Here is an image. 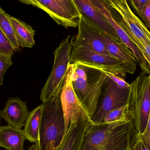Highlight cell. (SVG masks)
Returning a JSON list of instances; mask_svg holds the SVG:
<instances>
[{
  "label": "cell",
  "mask_w": 150,
  "mask_h": 150,
  "mask_svg": "<svg viewBox=\"0 0 150 150\" xmlns=\"http://www.w3.org/2000/svg\"><path fill=\"white\" fill-rule=\"evenodd\" d=\"M28 149H29L28 150H38L37 146L35 144H33L30 147H29Z\"/></svg>",
  "instance_id": "f1b7e54d"
},
{
  "label": "cell",
  "mask_w": 150,
  "mask_h": 150,
  "mask_svg": "<svg viewBox=\"0 0 150 150\" xmlns=\"http://www.w3.org/2000/svg\"><path fill=\"white\" fill-rule=\"evenodd\" d=\"M10 16L0 7V29L9 39L17 51H18L20 50V46L18 43L13 27L10 21Z\"/></svg>",
  "instance_id": "ffe728a7"
},
{
  "label": "cell",
  "mask_w": 150,
  "mask_h": 150,
  "mask_svg": "<svg viewBox=\"0 0 150 150\" xmlns=\"http://www.w3.org/2000/svg\"><path fill=\"white\" fill-rule=\"evenodd\" d=\"M12 65L11 57L0 54V85L3 84L4 77L8 69Z\"/></svg>",
  "instance_id": "603a6c76"
},
{
  "label": "cell",
  "mask_w": 150,
  "mask_h": 150,
  "mask_svg": "<svg viewBox=\"0 0 150 150\" xmlns=\"http://www.w3.org/2000/svg\"><path fill=\"white\" fill-rule=\"evenodd\" d=\"M128 105L140 135L145 130L150 110V77L142 72L130 84Z\"/></svg>",
  "instance_id": "5b68a950"
},
{
  "label": "cell",
  "mask_w": 150,
  "mask_h": 150,
  "mask_svg": "<svg viewBox=\"0 0 150 150\" xmlns=\"http://www.w3.org/2000/svg\"><path fill=\"white\" fill-rule=\"evenodd\" d=\"M130 116H133V115L128 104L125 106L108 112L104 117L102 123H111L126 119Z\"/></svg>",
  "instance_id": "44dd1931"
},
{
  "label": "cell",
  "mask_w": 150,
  "mask_h": 150,
  "mask_svg": "<svg viewBox=\"0 0 150 150\" xmlns=\"http://www.w3.org/2000/svg\"><path fill=\"white\" fill-rule=\"evenodd\" d=\"M139 139L133 116L109 123L91 124L81 150H126Z\"/></svg>",
  "instance_id": "6da1fadb"
},
{
  "label": "cell",
  "mask_w": 150,
  "mask_h": 150,
  "mask_svg": "<svg viewBox=\"0 0 150 150\" xmlns=\"http://www.w3.org/2000/svg\"><path fill=\"white\" fill-rule=\"evenodd\" d=\"M10 21L19 46L32 48L35 45V31L28 24L17 18L10 16Z\"/></svg>",
  "instance_id": "ac0fdd59"
},
{
  "label": "cell",
  "mask_w": 150,
  "mask_h": 150,
  "mask_svg": "<svg viewBox=\"0 0 150 150\" xmlns=\"http://www.w3.org/2000/svg\"><path fill=\"white\" fill-rule=\"evenodd\" d=\"M129 95L130 87H120L107 76L102 85L96 111L91 117L93 124L102 123L108 112L128 105Z\"/></svg>",
  "instance_id": "ba28073f"
},
{
  "label": "cell",
  "mask_w": 150,
  "mask_h": 150,
  "mask_svg": "<svg viewBox=\"0 0 150 150\" xmlns=\"http://www.w3.org/2000/svg\"><path fill=\"white\" fill-rule=\"evenodd\" d=\"M129 1L134 11L139 15L145 8L146 4L149 2V0H130Z\"/></svg>",
  "instance_id": "d4e9b609"
},
{
  "label": "cell",
  "mask_w": 150,
  "mask_h": 150,
  "mask_svg": "<svg viewBox=\"0 0 150 150\" xmlns=\"http://www.w3.org/2000/svg\"><path fill=\"white\" fill-rule=\"evenodd\" d=\"M17 52L9 39L0 29V54L12 58Z\"/></svg>",
  "instance_id": "7402d4cb"
},
{
  "label": "cell",
  "mask_w": 150,
  "mask_h": 150,
  "mask_svg": "<svg viewBox=\"0 0 150 150\" xmlns=\"http://www.w3.org/2000/svg\"><path fill=\"white\" fill-rule=\"evenodd\" d=\"M91 124L85 117L79 116L76 122L70 124L57 150H81L86 131Z\"/></svg>",
  "instance_id": "2e32d148"
},
{
  "label": "cell",
  "mask_w": 150,
  "mask_h": 150,
  "mask_svg": "<svg viewBox=\"0 0 150 150\" xmlns=\"http://www.w3.org/2000/svg\"><path fill=\"white\" fill-rule=\"evenodd\" d=\"M61 93L43 102V112L39 129L38 150H57L65 135V119Z\"/></svg>",
  "instance_id": "3957f363"
},
{
  "label": "cell",
  "mask_w": 150,
  "mask_h": 150,
  "mask_svg": "<svg viewBox=\"0 0 150 150\" xmlns=\"http://www.w3.org/2000/svg\"><path fill=\"white\" fill-rule=\"evenodd\" d=\"M144 145L149 150H150V110L146 129L142 134L138 136Z\"/></svg>",
  "instance_id": "cb8c5ba5"
},
{
  "label": "cell",
  "mask_w": 150,
  "mask_h": 150,
  "mask_svg": "<svg viewBox=\"0 0 150 150\" xmlns=\"http://www.w3.org/2000/svg\"><path fill=\"white\" fill-rule=\"evenodd\" d=\"M132 149V150H149L139 139H138Z\"/></svg>",
  "instance_id": "83f0119b"
},
{
  "label": "cell",
  "mask_w": 150,
  "mask_h": 150,
  "mask_svg": "<svg viewBox=\"0 0 150 150\" xmlns=\"http://www.w3.org/2000/svg\"><path fill=\"white\" fill-rule=\"evenodd\" d=\"M105 68L80 62L70 63L69 68L74 91L91 119L96 111L102 85L107 77Z\"/></svg>",
  "instance_id": "7a4b0ae2"
},
{
  "label": "cell",
  "mask_w": 150,
  "mask_h": 150,
  "mask_svg": "<svg viewBox=\"0 0 150 150\" xmlns=\"http://www.w3.org/2000/svg\"><path fill=\"white\" fill-rule=\"evenodd\" d=\"M92 1L112 26L121 42L134 54L140 65L142 72L145 75H149L150 68L149 63L144 59L141 51L131 40L123 27L117 22L113 14L111 7L106 1L92 0Z\"/></svg>",
  "instance_id": "30bf717a"
},
{
  "label": "cell",
  "mask_w": 150,
  "mask_h": 150,
  "mask_svg": "<svg viewBox=\"0 0 150 150\" xmlns=\"http://www.w3.org/2000/svg\"><path fill=\"white\" fill-rule=\"evenodd\" d=\"M74 1L83 16L90 20L102 32L123 44L115 33L112 26L93 3L92 0Z\"/></svg>",
  "instance_id": "4fadbf2b"
},
{
  "label": "cell",
  "mask_w": 150,
  "mask_h": 150,
  "mask_svg": "<svg viewBox=\"0 0 150 150\" xmlns=\"http://www.w3.org/2000/svg\"><path fill=\"white\" fill-rule=\"evenodd\" d=\"M139 16L144 22L146 27L150 30V0H149V2Z\"/></svg>",
  "instance_id": "484cf974"
},
{
  "label": "cell",
  "mask_w": 150,
  "mask_h": 150,
  "mask_svg": "<svg viewBox=\"0 0 150 150\" xmlns=\"http://www.w3.org/2000/svg\"><path fill=\"white\" fill-rule=\"evenodd\" d=\"M1 112L8 125L18 129L25 127L30 114L26 102L18 97L10 98Z\"/></svg>",
  "instance_id": "5bb4252c"
},
{
  "label": "cell",
  "mask_w": 150,
  "mask_h": 150,
  "mask_svg": "<svg viewBox=\"0 0 150 150\" xmlns=\"http://www.w3.org/2000/svg\"><path fill=\"white\" fill-rule=\"evenodd\" d=\"M2 112L1 111H0V128H1V119H2Z\"/></svg>",
  "instance_id": "f546056e"
},
{
  "label": "cell",
  "mask_w": 150,
  "mask_h": 150,
  "mask_svg": "<svg viewBox=\"0 0 150 150\" xmlns=\"http://www.w3.org/2000/svg\"><path fill=\"white\" fill-rule=\"evenodd\" d=\"M75 62L125 71L122 63L118 59L111 55L94 52L82 47H73L70 55V63Z\"/></svg>",
  "instance_id": "7c38bea8"
},
{
  "label": "cell",
  "mask_w": 150,
  "mask_h": 150,
  "mask_svg": "<svg viewBox=\"0 0 150 150\" xmlns=\"http://www.w3.org/2000/svg\"><path fill=\"white\" fill-rule=\"evenodd\" d=\"M103 41L109 55L122 62L126 73L134 74L136 70L137 61L131 50L124 44L103 33Z\"/></svg>",
  "instance_id": "9a60e30c"
},
{
  "label": "cell",
  "mask_w": 150,
  "mask_h": 150,
  "mask_svg": "<svg viewBox=\"0 0 150 150\" xmlns=\"http://www.w3.org/2000/svg\"><path fill=\"white\" fill-rule=\"evenodd\" d=\"M43 108L42 104L30 112L24 129H23L25 139L30 142L36 144L38 141Z\"/></svg>",
  "instance_id": "d6986e66"
},
{
  "label": "cell",
  "mask_w": 150,
  "mask_h": 150,
  "mask_svg": "<svg viewBox=\"0 0 150 150\" xmlns=\"http://www.w3.org/2000/svg\"><path fill=\"white\" fill-rule=\"evenodd\" d=\"M135 45L142 52L144 59L149 63L150 68V44L144 43L142 45H140L136 43ZM148 77H150V73Z\"/></svg>",
  "instance_id": "4316f807"
},
{
  "label": "cell",
  "mask_w": 150,
  "mask_h": 150,
  "mask_svg": "<svg viewBox=\"0 0 150 150\" xmlns=\"http://www.w3.org/2000/svg\"><path fill=\"white\" fill-rule=\"evenodd\" d=\"M19 2L43 10L57 24L66 28L77 27L81 15L74 0H21Z\"/></svg>",
  "instance_id": "52a82bcc"
},
{
  "label": "cell",
  "mask_w": 150,
  "mask_h": 150,
  "mask_svg": "<svg viewBox=\"0 0 150 150\" xmlns=\"http://www.w3.org/2000/svg\"><path fill=\"white\" fill-rule=\"evenodd\" d=\"M25 139L23 129H18L8 125L0 128V147L6 150H24Z\"/></svg>",
  "instance_id": "e0dca14e"
},
{
  "label": "cell",
  "mask_w": 150,
  "mask_h": 150,
  "mask_svg": "<svg viewBox=\"0 0 150 150\" xmlns=\"http://www.w3.org/2000/svg\"><path fill=\"white\" fill-rule=\"evenodd\" d=\"M126 150H132V148H131V149H128Z\"/></svg>",
  "instance_id": "4dcf8cb0"
},
{
  "label": "cell",
  "mask_w": 150,
  "mask_h": 150,
  "mask_svg": "<svg viewBox=\"0 0 150 150\" xmlns=\"http://www.w3.org/2000/svg\"><path fill=\"white\" fill-rule=\"evenodd\" d=\"M116 20L135 44H150V31L133 12L126 0H106Z\"/></svg>",
  "instance_id": "8992f818"
},
{
  "label": "cell",
  "mask_w": 150,
  "mask_h": 150,
  "mask_svg": "<svg viewBox=\"0 0 150 150\" xmlns=\"http://www.w3.org/2000/svg\"><path fill=\"white\" fill-rule=\"evenodd\" d=\"M78 33L73 47H82L88 50L108 55L103 41L102 32L81 14L78 24Z\"/></svg>",
  "instance_id": "8fae6325"
},
{
  "label": "cell",
  "mask_w": 150,
  "mask_h": 150,
  "mask_svg": "<svg viewBox=\"0 0 150 150\" xmlns=\"http://www.w3.org/2000/svg\"><path fill=\"white\" fill-rule=\"evenodd\" d=\"M71 35L64 39L54 52V62L52 71L41 90L40 100L43 102L61 93L70 64V55L73 48Z\"/></svg>",
  "instance_id": "277c9868"
},
{
  "label": "cell",
  "mask_w": 150,
  "mask_h": 150,
  "mask_svg": "<svg viewBox=\"0 0 150 150\" xmlns=\"http://www.w3.org/2000/svg\"><path fill=\"white\" fill-rule=\"evenodd\" d=\"M61 101L65 119V134L70 124L74 123L81 115L85 117L93 124L91 117L75 93L69 70L61 93Z\"/></svg>",
  "instance_id": "9c48e42d"
}]
</instances>
